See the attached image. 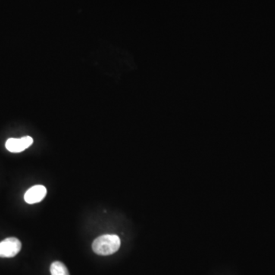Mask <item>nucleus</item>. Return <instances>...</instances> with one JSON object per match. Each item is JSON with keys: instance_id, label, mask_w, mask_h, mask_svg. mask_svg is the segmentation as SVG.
<instances>
[{"instance_id": "nucleus-3", "label": "nucleus", "mask_w": 275, "mask_h": 275, "mask_svg": "<svg viewBox=\"0 0 275 275\" xmlns=\"http://www.w3.org/2000/svg\"><path fill=\"white\" fill-rule=\"evenodd\" d=\"M33 143V139L30 136H25L21 139H9L6 142V148L10 152L19 153L30 147Z\"/></svg>"}, {"instance_id": "nucleus-4", "label": "nucleus", "mask_w": 275, "mask_h": 275, "mask_svg": "<svg viewBox=\"0 0 275 275\" xmlns=\"http://www.w3.org/2000/svg\"><path fill=\"white\" fill-rule=\"evenodd\" d=\"M47 194V189L43 185H35L26 191L24 196L26 202L29 204L41 202Z\"/></svg>"}, {"instance_id": "nucleus-2", "label": "nucleus", "mask_w": 275, "mask_h": 275, "mask_svg": "<svg viewBox=\"0 0 275 275\" xmlns=\"http://www.w3.org/2000/svg\"><path fill=\"white\" fill-rule=\"evenodd\" d=\"M22 243L14 237L7 238L0 242V258H13L19 254Z\"/></svg>"}, {"instance_id": "nucleus-5", "label": "nucleus", "mask_w": 275, "mask_h": 275, "mask_svg": "<svg viewBox=\"0 0 275 275\" xmlns=\"http://www.w3.org/2000/svg\"><path fill=\"white\" fill-rule=\"evenodd\" d=\"M51 275H70L67 267L61 261H54L50 267Z\"/></svg>"}, {"instance_id": "nucleus-1", "label": "nucleus", "mask_w": 275, "mask_h": 275, "mask_svg": "<svg viewBox=\"0 0 275 275\" xmlns=\"http://www.w3.org/2000/svg\"><path fill=\"white\" fill-rule=\"evenodd\" d=\"M121 241L116 235H104L96 239L92 248L96 254L100 255H110L120 249Z\"/></svg>"}]
</instances>
